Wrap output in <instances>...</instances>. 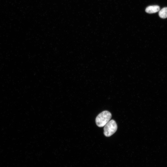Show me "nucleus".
Instances as JSON below:
<instances>
[{
  "label": "nucleus",
  "instance_id": "nucleus-4",
  "mask_svg": "<svg viewBox=\"0 0 167 167\" xmlns=\"http://www.w3.org/2000/svg\"><path fill=\"white\" fill-rule=\"evenodd\" d=\"M159 15L162 18L165 19L167 18V7L162 9L159 12Z\"/></svg>",
  "mask_w": 167,
  "mask_h": 167
},
{
  "label": "nucleus",
  "instance_id": "nucleus-2",
  "mask_svg": "<svg viewBox=\"0 0 167 167\" xmlns=\"http://www.w3.org/2000/svg\"><path fill=\"white\" fill-rule=\"evenodd\" d=\"M117 125L113 120L109 121L104 126V133L105 136L109 137L114 133L117 129Z\"/></svg>",
  "mask_w": 167,
  "mask_h": 167
},
{
  "label": "nucleus",
  "instance_id": "nucleus-1",
  "mask_svg": "<svg viewBox=\"0 0 167 167\" xmlns=\"http://www.w3.org/2000/svg\"><path fill=\"white\" fill-rule=\"evenodd\" d=\"M112 117L111 113L104 111L99 113L96 119V125L99 127L104 126L110 120Z\"/></svg>",
  "mask_w": 167,
  "mask_h": 167
},
{
  "label": "nucleus",
  "instance_id": "nucleus-3",
  "mask_svg": "<svg viewBox=\"0 0 167 167\" xmlns=\"http://www.w3.org/2000/svg\"><path fill=\"white\" fill-rule=\"evenodd\" d=\"M160 10V7L157 5L150 6L147 7L145 10L146 12L152 14L158 12Z\"/></svg>",
  "mask_w": 167,
  "mask_h": 167
}]
</instances>
